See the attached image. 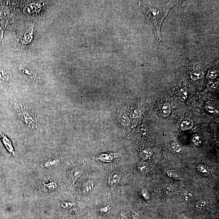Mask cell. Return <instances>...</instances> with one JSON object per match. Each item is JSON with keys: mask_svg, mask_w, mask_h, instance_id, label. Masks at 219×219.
I'll use <instances>...</instances> for the list:
<instances>
[{"mask_svg": "<svg viewBox=\"0 0 219 219\" xmlns=\"http://www.w3.org/2000/svg\"><path fill=\"white\" fill-rule=\"evenodd\" d=\"M73 206V203L71 202H63L61 203V206L64 207V208H72V207Z\"/></svg>", "mask_w": 219, "mask_h": 219, "instance_id": "cb8c5ba5", "label": "cell"}, {"mask_svg": "<svg viewBox=\"0 0 219 219\" xmlns=\"http://www.w3.org/2000/svg\"><path fill=\"white\" fill-rule=\"evenodd\" d=\"M194 125V121L190 119H186L181 123V129L183 130L191 129Z\"/></svg>", "mask_w": 219, "mask_h": 219, "instance_id": "5b68a950", "label": "cell"}, {"mask_svg": "<svg viewBox=\"0 0 219 219\" xmlns=\"http://www.w3.org/2000/svg\"><path fill=\"white\" fill-rule=\"evenodd\" d=\"M167 174L170 178L176 180H180L182 178V176L180 173L176 170H169L167 171Z\"/></svg>", "mask_w": 219, "mask_h": 219, "instance_id": "9c48e42d", "label": "cell"}, {"mask_svg": "<svg viewBox=\"0 0 219 219\" xmlns=\"http://www.w3.org/2000/svg\"><path fill=\"white\" fill-rule=\"evenodd\" d=\"M107 207H104L103 208H102L100 209V212H103V213H106L107 212Z\"/></svg>", "mask_w": 219, "mask_h": 219, "instance_id": "83f0119b", "label": "cell"}, {"mask_svg": "<svg viewBox=\"0 0 219 219\" xmlns=\"http://www.w3.org/2000/svg\"><path fill=\"white\" fill-rule=\"evenodd\" d=\"M9 79V76L6 72L2 69H0V79L4 82H7Z\"/></svg>", "mask_w": 219, "mask_h": 219, "instance_id": "9a60e30c", "label": "cell"}, {"mask_svg": "<svg viewBox=\"0 0 219 219\" xmlns=\"http://www.w3.org/2000/svg\"><path fill=\"white\" fill-rule=\"evenodd\" d=\"M93 188H94V184L92 182L90 181L86 182L85 186L84 191L86 193H90L92 191Z\"/></svg>", "mask_w": 219, "mask_h": 219, "instance_id": "e0dca14e", "label": "cell"}, {"mask_svg": "<svg viewBox=\"0 0 219 219\" xmlns=\"http://www.w3.org/2000/svg\"><path fill=\"white\" fill-rule=\"evenodd\" d=\"M171 147L173 151L177 155H181L183 153V149L179 144L177 143H173Z\"/></svg>", "mask_w": 219, "mask_h": 219, "instance_id": "30bf717a", "label": "cell"}, {"mask_svg": "<svg viewBox=\"0 0 219 219\" xmlns=\"http://www.w3.org/2000/svg\"><path fill=\"white\" fill-rule=\"evenodd\" d=\"M60 163V160L59 159L55 158L54 159L49 160L42 165V167L45 168H50L57 166Z\"/></svg>", "mask_w": 219, "mask_h": 219, "instance_id": "52a82bcc", "label": "cell"}, {"mask_svg": "<svg viewBox=\"0 0 219 219\" xmlns=\"http://www.w3.org/2000/svg\"><path fill=\"white\" fill-rule=\"evenodd\" d=\"M196 169L199 172L203 175H208L209 173V171L208 168L202 164H198Z\"/></svg>", "mask_w": 219, "mask_h": 219, "instance_id": "7c38bea8", "label": "cell"}, {"mask_svg": "<svg viewBox=\"0 0 219 219\" xmlns=\"http://www.w3.org/2000/svg\"><path fill=\"white\" fill-rule=\"evenodd\" d=\"M183 199H184L186 201H188L191 200V199H192L193 195L191 193V192H189L188 191H186L185 192H184L183 194Z\"/></svg>", "mask_w": 219, "mask_h": 219, "instance_id": "ffe728a7", "label": "cell"}, {"mask_svg": "<svg viewBox=\"0 0 219 219\" xmlns=\"http://www.w3.org/2000/svg\"><path fill=\"white\" fill-rule=\"evenodd\" d=\"M203 73L202 72H197L191 75V78L194 80H197L202 78L203 77Z\"/></svg>", "mask_w": 219, "mask_h": 219, "instance_id": "d6986e66", "label": "cell"}, {"mask_svg": "<svg viewBox=\"0 0 219 219\" xmlns=\"http://www.w3.org/2000/svg\"><path fill=\"white\" fill-rule=\"evenodd\" d=\"M217 72L216 70H212L210 71L208 74V78L210 79H214L217 77Z\"/></svg>", "mask_w": 219, "mask_h": 219, "instance_id": "44dd1931", "label": "cell"}, {"mask_svg": "<svg viewBox=\"0 0 219 219\" xmlns=\"http://www.w3.org/2000/svg\"><path fill=\"white\" fill-rule=\"evenodd\" d=\"M192 141L196 146H200L202 143L201 136L198 134L194 135L193 137Z\"/></svg>", "mask_w": 219, "mask_h": 219, "instance_id": "2e32d148", "label": "cell"}, {"mask_svg": "<svg viewBox=\"0 0 219 219\" xmlns=\"http://www.w3.org/2000/svg\"><path fill=\"white\" fill-rule=\"evenodd\" d=\"M152 154H153V152L151 149L147 148L141 151L140 153V156L142 159L147 160L151 156Z\"/></svg>", "mask_w": 219, "mask_h": 219, "instance_id": "8fae6325", "label": "cell"}, {"mask_svg": "<svg viewBox=\"0 0 219 219\" xmlns=\"http://www.w3.org/2000/svg\"><path fill=\"white\" fill-rule=\"evenodd\" d=\"M57 187V186L56 185V183H54V182H52V183H50L49 184H45L44 189L46 190L47 191H53V190L56 189Z\"/></svg>", "mask_w": 219, "mask_h": 219, "instance_id": "ac0fdd59", "label": "cell"}, {"mask_svg": "<svg viewBox=\"0 0 219 219\" xmlns=\"http://www.w3.org/2000/svg\"><path fill=\"white\" fill-rule=\"evenodd\" d=\"M121 178V174L119 172L112 173L108 179L109 184L111 186L116 185L119 183Z\"/></svg>", "mask_w": 219, "mask_h": 219, "instance_id": "277c9868", "label": "cell"}, {"mask_svg": "<svg viewBox=\"0 0 219 219\" xmlns=\"http://www.w3.org/2000/svg\"><path fill=\"white\" fill-rule=\"evenodd\" d=\"M82 169L81 168H76L72 170L70 174L71 179L74 182L81 175L82 173Z\"/></svg>", "mask_w": 219, "mask_h": 219, "instance_id": "8992f818", "label": "cell"}, {"mask_svg": "<svg viewBox=\"0 0 219 219\" xmlns=\"http://www.w3.org/2000/svg\"><path fill=\"white\" fill-rule=\"evenodd\" d=\"M15 106L18 115L25 124L32 128H37V116L33 110L24 103H18Z\"/></svg>", "mask_w": 219, "mask_h": 219, "instance_id": "7a4b0ae2", "label": "cell"}, {"mask_svg": "<svg viewBox=\"0 0 219 219\" xmlns=\"http://www.w3.org/2000/svg\"><path fill=\"white\" fill-rule=\"evenodd\" d=\"M206 110L207 111H208V112L211 113H213L214 112V109L213 108H212V107H206Z\"/></svg>", "mask_w": 219, "mask_h": 219, "instance_id": "4316f807", "label": "cell"}, {"mask_svg": "<svg viewBox=\"0 0 219 219\" xmlns=\"http://www.w3.org/2000/svg\"><path fill=\"white\" fill-rule=\"evenodd\" d=\"M177 3L175 1H149L144 7L147 20L159 41L162 40L160 31L162 22L170 9Z\"/></svg>", "mask_w": 219, "mask_h": 219, "instance_id": "6da1fadb", "label": "cell"}, {"mask_svg": "<svg viewBox=\"0 0 219 219\" xmlns=\"http://www.w3.org/2000/svg\"><path fill=\"white\" fill-rule=\"evenodd\" d=\"M217 86H218V83L217 82L210 81L208 82L207 87L209 91H214L217 90Z\"/></svg>", "mask_w": 219, "mask_h": 219, "instance_id": "5bb4252c", "label": "cell"}, {"mask_svg": "<svg viewBox=\"0 0 219 219\" xmlns=\"http://www.w3.org/2000/svg\"><path fill=\"white\" fill-rule=\"evenodd\" d=\"M171 111L170 105L168 102L164 103L163 107L161 110V114L164 117H168L169 116Z\"/></svg>", "mask_w": 219, "mask_h": 219, "instance_id": "ba28073f", "label": "cell"}, {"mask_svg": "<svg viewBox=\"0 0 219 219\" xmlns=\"http://www.w3.org/2000/svg\"><path fill=\"white\" fill-rule=\"evenodd\" d=\"M141 112L140 110L136 109L132 111L131 114V117L132 118H138L141 116Z\"/></svg>", "mask_w": 219, "mask_h": 219, "instance_id": "7402d4cb", "label": "cell"}, {"mask_svg": "<svg viewBox=\"0 0 219 219\" xmlns=\"http://www.w3.org/2000/svg\"><path fill=\"white\" fill-rule=\"evenodd\" d=\"M206 204V203L204 200H200L197 203L196 206L197 208H201L204 207Z\"/></svg>", "mask_w": 219, "mask_h": 219, "instance_id": "484cf974", "label": "cell"}, {"mask_svg": "<svg viewBox=\"0 0 219 219\" xmlns=\"http://www.w3.org/2000/svg\"><path fill=\"white\" fill-rule=\"evenodd\" d=\"M0 138L8 151L14 157H16V154L14 151V148L13 147L11 142L6 135L4 134L1 131H0Z\"/></svg>", "mask_w": 219, "mask_h": 219, "instance_id": "3957f363", "label": "cell"}, {"mask_svg": "<svg viewBox=\"0 0 219 219\" xmlns=\"http://www.w3.org/2000/svg\"><path fill=\"white\" fill-rule=\"evenodd\" d=\"M141 195L145 200H148L150 198L149 193L146 190H142V191Z\"/></svg>", "mask_w": 219, "mask_h": 219, "instance_id": "d4e9b609", "label": "cell"}, {"mask_svg": "<svg viewBox=\"0 0 219 219\" xmlns=\"http://www.w3.org/2000/svg\"><path fill=\"white\" fill-rule=\"evenodd\" d=\"M187 96H188V91L187 89L183 88L179 90L178 94V97L181 101H185L187 99Z\"/></svg>", "mask_w": 219, "mask_h": 219, "instance_id": "4fadbf2b", "label": "cell"}, {"mask_svg": "<svg viewBox=\"0 0 219 219\" xmlns=\"http://www.w3.org/2000/svg\"><path fill=\"white\" fill-rule=\"evenodd\" d=\"M138 169L141 172H145L147 171L148 168L146 164L142 163L139 165Z\"/></svg>", "mask_w": 219, "mask_h": 219, "instance_id": "603a6c76", "label": "cell"}]
</instances>
